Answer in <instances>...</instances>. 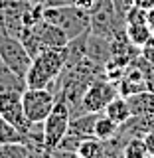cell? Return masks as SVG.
I'll use <instances>...</instances> for the list:
<instances>
[{"mask_svg": "<svg viewBox=\"0 0 154 158\" xmlns=\"http://www.w3.org/2000/svg\"><path fill=\"white\" fill-rule=\"evenodd\" d=\"M65 65V53L61 49L46 48L32 59L28 73H26V87H49L59 77Z\"/></svg>", "mask_w": 154, "mask_h": 158, "instance_id": "cell-1", "label": "cell"}, {"mask_svg": "<svg viewBox=\"0 0 154 158\" xmlns=\"http://www.w3.org/2000/svg\"><path fill=\"white\" fill-rule=\"evenodd\" d=\"M44 18L48 22L56 24L67 34V38H75L79 34L87 32L89 24H91V14L79 8L77 4L71 6H46L44 8Z\"/></svg>", "mask_w": 154, "mask_h": 158, "instance_id": "cell-2", "label": "cell"}, {"mask_svg": "<svg viewBox=\"0 0 154 158\" xmlns=\"http://www.w3.org/2000/svg\"><path fill=\"white\" fill-rule=\"evenodd\" d=\"M69 121H71V111H69V105L65 101V97L59 95L56 97V105L49 111V115L46 117V121L42 123V132H44V142H46V148L52 156V150L56 148L61 138L67 135L69 128Z\"/></svg>", "mask_w": 154, "mask_h": 158, "instance_id": "cell-3", "label": "cell"}, {"mask_svg": "<svg viewBox=\"0 0 154 158\" xmlns=\"http://www.w3.org/2000/svg\"><path fill=\"white\" fill-rule=\"evenodd\" d=\"M56 105V93L49 87H26L22 91V107L28 121L42 125Z\"/></svg>", "mask_w": 154, "mask_h": 158, "instance_id": "cell-4", "label": "cell"}, {"mask_svg": "<svg viewBox=\"0 0 154 158\" xmlns=\"http://www.w3.org/2000/svg\"><path fill=\"white\" fill-rule=\"evenodd\" d=\"M0 59L20 77H26L28 69L32 65V56L20 42V38L4 32V30H0Z\"/></svg>", "mask_w": 154, "mask_h": 158, "instance_id": "cell-5", "label": "cell"}, {"mask_svg": "<svg viewBox=\"0 0 154 158\" xmlns=\"http://www.w3.org/2000/svg\"><path fill=\"white\" fill-rule=\"evenodd\" d=\"M119 85L105 75L97 77L95 81H91V85L87 87V91L83 93L81 99V111L83 113H103L105 107L119 97Z\"/></svg>", "mask_w": 154, "mask_h": 158, "instance_id": "cell-6", "label": "cell"}, {"mask_svg": "<svg viewBox=\"0 0 154 158\" xmlns=\"http://www.w3.org/2000/svg\"><path fill=\"white\" fill-rule=\"evenodd\" d=\"M0 117L6 123H10L18 132H22L24 136L36 127L32 121H28L26 113H24L22 91H8L0 95Z\"/></svg>", "mask_w": 154, "mask_h": 158, "instance_id": "cell-7", "label": "cell"}, {"mask_svg": "<svg viewBox=\"0 0 154 158\" xmlns=\"http://www.w3.org/2000/svg\"><path fill=\"white\" fill-rule=\"evenodd\" d=\"M125 32L128 40L135 44L136 48H142L144 44L150 40L152 36V30H150V24H148V18H146V8H140V6H132L131 12L125 16Z\"/></svg>", "mask_w": 154, "mask_h": 158, "instance_id": "cell-8", "label": "cell"}, {"mask_svg": "<svg viewBox=\"0 0 154 158\" xmlns=\"http://www.w3.org/2000/svg\"><path fill=\"white\" fill-rule=\"evenodd\" d=\"M34 30H36L40 42L44 44V48H53V49H61L65 44L69 42L67 34L63 32L61 28H57L56 24L48 22L46 18H42L38 24H34Z\"/></svg>", "mask_w": 154, "mask_h": 158, "instance_id": "cell-9", "label": "cell"}, {"mask_svg": "<svg viewBox=\"0 0 154 158\" xmlns=\"http://www.w3.org/2000/svg\"><path fill=\"white\" fill-rule=\"evenodd\" d=\"M99 113H81L77 117H71L67 132L77 136H95V121Z\"/></svg>", "mask_w": 154, "mask_h": 158, "instance_id": "cell-10", "label": "cell"}, {"mask_svg": "<svg viewBox=\"0 0 154 158\" xmlns=\"http://www.w3.org/2000/svg\"><path fill=\"white\" fill-rule=\"evenodd\" d=\"M26 89V79L14 73L6 63L0 59V95L8 91H24Z\"/></svg>", "mask_w": 154, "mask_h": 158, "instance_id": "cell-11", "label": "cell"}, {"mask_svg": "<svg viewBox=\"0 0 154 158\" xmlns=\"http://www.w3.org/2000/svg\"><path fill=\"white\" fill-rule=\"evenodd\" d=\"M105 115L109 118H113V121L117 123V125H125V123L128 121V118L132 117V113H131V107H128V101H127V97H115L111 103L105 107Z\"/></svg>", "mask_w": 154, "mask_h": 158, "instance_id": "cell-12", "label": "cell"}, {"mask_svg": "<svg viewBox=\"0 0 154 158\" xmlns=\"http://www.w3.org/2000/svg\"><path fill=\"white\" fill-rule=\"evenodd\" d=\"M79 158H99L105 156V142L97 136H85L77 146Z\"/></svg>", "mask_w": 154, "mask_h": 158, "instance_id": "cell-13", "label": "cell"}, {"mask_svg": "<svg viewBox=\"0 0 154 158\" xmlns=\"http://www.w3.org/2000/svg\"><path fill=\"white\" fill-rule=\"evenodd\" d=\"M119 127L121 125H117V123L113 121V118H109L105 113H99L97 121H95V136L105 142V140H109V138H113L117 135Z\"/></svg>", "mask_w": 154, "mask_h": 158, "instance_id": "cell-14", "label": "cell"}, {"mask_svg": "<svg viewBox=\"0 0 154 158\" xmlns=\"http://www.w3.org/2000/svg\"><path fill=\"white\" fill-rule=\"evenodd\" d=\"M28 156H34V152H32V148L22 140L0 144V158H28Z\"/></svg>", "mask_w": 154, "mask_h": 158, "instance_id": "cell-15", "label": "cell"}, {"mask_svg": "<svg viewBox=\"0 0 154 158\" xmlns=\"http://www.w3.org/2000/svg\"><path fill=\"white\" fill-rule=\"evenodd\" d=\"M121 156H125V158H146L148 150H146V144H144V138L142 136H131L125 142V146H123Z\"/></svg>", "mask_w": 154, "mask_h": 158, "instance_id": "cell-16", "label": "cell"}, {"mask_svg": "<svg viewBox=\"0 0 154 158\" xmlns=\"http://www.w3.org/2000/svg\"><path fill=\"white\" fill-rule=\"evenodd\" d=\"M111 2H113V8H115L117 16H121L123 20L131 12V8L135 6V0H111Z\"/></svg>", "mask_w": 154, "mask_h": 158, "instance_id": "cell-17", "label": "cell"}, {"mask_svg": "<svg viewBox=\"0 0 154 158\" xmlns=\"http://www.w3.org/2000/svg\"><path fill=\"white\" fill-rule=\"evenodd\" d=\"M103 2H105V0H77L75 4H77L79 8H83L85 12L93 14V12H97V10L103 6Z\"/></svg>", "mask_w": 154, "mask_h": 158, "instance_id": "cell-18", "label": "cell"}, {"mask_svg": "<svg viewBox=\"0 0 154 158\" xmlns=\"http://www.w3.org/2000/svg\"><path fill=\"white\" fill-rule=\"evenodd\" d=\"M140 56L144 57V59H148V61L154 65V34L150 36V40H148L144 46L140 48Z\"/></svg>", "mask_w": 154, "mask_h": 158, "instance_id": "cell-19", "label": "cell"}, {"mask_svg": "<svg viewBox=\"0 0 154 158\" xmlns=\"http://www.w3.org/2000/svg\"><path fill=\"white\" fill-rule=\"evenodd\" d=\"M142 138H144V144H146L148 156H154V127L148 128L144 135H142Z\"/></svg>", "mask_w": 154, "mask_h": 158, "instance_id": "cell-20", "label": "cell"}, {"mask_svg": "<svg viewBox=\"0 0 154 158\" xmlns=\"http://www.w3.org/2000/svg\"><path fill=\"white\" fill-rule=\"evenodd\" d=\"M77 0H44V6H71Z\"/></svg>", "mask_w": 154, "mask_h": 158, "instance_id": "cell-21", "label": "cell"}, {"mask_svg": "<svg viewBox=\"0 0 154 158\" xmlns=\"http://www.w3.org/2000/svg\"><path fill=\"white\" fill-rule=\"evenodd\" d=\"M146 18H148V24H150V30L154 32V6L146 10Z\"/></svg>", "mask_w": 154, "mask_h": 158, "instance_id": "cell-22", "label": "cell"}, {"mask_svg": "<svg viewBox=\"0 0 154 158\" xmlns=\"http://www.w3.org/2000/svg\"><path fill=\"white\" fill-rule=\"evenodd\" d=\"M135 4L136 6H140V8H150V6H154V0H135Z\"/></svg>", "mask_w": 154, "mask_h": 158, "instance_id": "cell-23", "label": "cell"}, {"mask_svg": "<svg viewBox=\"0 0 154 158\" xmlns=\"http://www.w3.org/2000/svg\"><path fill=\"white\" fill-rule=\"evenodd\" d=\"M28 2H34V4H44V0H28Z\"/></svg>", "mask_w": 154, "mask_h": 158, "instance_id": "cell-24", "label": "cell"}]
</instances>
